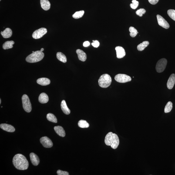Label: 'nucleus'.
<instances>
[{
	"mask_svg": "<svg viewBox=\"0 0 175 175\" xmlns=\"http://www.w3.org/2000/svg\"><path fill=\"white\" fill-rule=\"evenodd\" d=\"M41 7L44 10L48 11L50 8L51 4L48 0H40Z\"/></svg>",
	"mask_w": 175,
	"mask_h": 175,
	"instance_id": "f3484780",
	"label": "nucleus"
},
{
	"mask_svg": "<svg viewBox=\"0 0 175 175\" xmlns=\"http://www.w3.org/2000/svg\"><path fill=\"white\" fill-rule=\"evenodd\" d=\"M38 100L41 103H47L49 101V98L46 93H42L40 95Z\"/></svg>",
	"mask_w": 175,
	"mask_h": 175,
	"instance_id": "aec40b11",
	"label": "nucleus"
},
{
	"mask_svg": "<svg viewBox=\"0 0 175 175\" xmlns=\"http://www.w3.org/2000/svg\"><path fill=\"white\" fill-rule=\"evenodd\" d=\"M34 52H34V51H32V53H34Z\"/></svg>",
	"mask_w": 175,
	"mask_h": 175,
	"instance_id": "58836bf2",
	"label": "nucleus"
},
{
	"mask_svg": "<svg viewBox=\"0 0 175 175\" xmlns=\"http://www.w3.org/2000/svg\"><path fill=\"white\" fill-rule=\"evenodd\" d=\"M40 143L44 147L50 148L53 146V143L50 139L47 136H44L40 139Z\"/></svg>",
	"mask_w": 175,
	"mask_h": 175,
	"instance_id": "1a4fd4ad",
	"label": "nucleus"
},
{
	"mask_svg": "<svg viewBox=\"0 0 175 175\" xmlns=\"http://www.w3.org/2000/svg\"><path fill=\"white\" fill-rule=\"evenodd\" d=\"M129 31L130 32V36L132 37H134L139 33L138 32L137 30L133 27H130L129 28Z\"/></svg>",
	"mask_w": 175,
	"mask_h": 175,
	"instance_id": "c85d7f7f",
	"label": "nucleus"
},
{
	"mask_svg": "<svg viewBox=\"0 0 175 175\" xmlns=\"http://www.w3.org/2000/svg\"><path fill=\"white\" fill-rule=\"evenodd\" d=\"M1 99H0V104L1 103Z\"/></svg>",
	"mask_w": 175,
	"mask_h": 175,
	"instance_id": "4c0bfd02",
	"label": "nucleus"
},
{
	"mask_svg": "<svg viewBox=\"0 0 175 175\" xmlns=\"http://www.w3.org/2000/svg\"><path fill=\"white\" fill-rule=\"evenodd\" d=\"M30 158L32 164L34 166H37L40 163V160L38 156L34 153H31L30 155Z\"/></svg>",
	"mask_w": 175,
	"mask_h": 175,
	"instance_id": "f8f14e48",
	"label": "nucleus"
},
{
	"mask_svg": "<svg viewBox=\"0 0 175 175\" xmlns=\"http://www.w3.org/2000/svg\"><path fill=\"white\" fill-rule=\"evenodd\" d=\"M47 119L49 121L53 122V123H57V119L56 117L53 114L49 113L46 116Z\"/></svg>",
	"mask_w": 175,
	"mask_h": 175,
	"instance_id": "393cba45",
	"label": "nucleus"
},
{
	"mask_svg": "<svg viewBox=\"0 0 175 175\" xmlns=\"http://www.w3.org/2000/svg\"><path fill=\"white\" fill-rule=\"evenodd\" d=\"M159 0H148L149 2L151 4L155 5L157 3Z\"/></svg>",
	"mask_w": 175,
	"mask_h": 175,
	"instance_id": "f704fd0d",
	"label": "nucleus"
},
{
	"mask_svg": "<svg viewBox=\"0 0 175 175\" xmlns=\"http://www.w3.org/2000/svg\"><path fill=\"white\" fill-rule=\"evenodd\" d=\"M78 125L79 127L82 128H88L89 126V124L86 121L83 120H79Z\"/></svg>",
	"mask_w": 175,
	"mask_h": 175,
	"instance_id": "a878e982",
	"label": "nucleus"
},
{
	"mask_svg": "<svg viewBox=\"0 0 175 175\" xmlns=\"http://www.w3.org/2000/svg\"><path fill=\"white\" fill-rule=\"evenodd\" d=\"M149 42L148 41H144L142 43L139 44L138 45L137 49L139 51H142L148 46Z\"/></svg>",
	"mask_w": 175,
	"mask_h": 175,
	"instance_id": "5701e85b",
	"label": "nucleus"
},
{
	"mask_svg": "<svg viewBox=\"0 0 175 175\" xmlns=\"http://www.w3.org/2000/svg\"><path fill=\"white\" fill-rule=\"evenodd\" d=\"M54 129L56 133L60 136L64 137L66 135L64 130L62 126H55Z\"/></svg>",
	"mask_w": 175,
	"mask_h": 175,
	"instance_id": "dca6fc26",
	"label": "nucleus"
},
{
	"mask_svg": "<svg viewBox=\"0 0 175 175\" xmlns=\"http://www.w3.org/2000/svg\"><path fill=\"white\" fill-rule=\"evenodd\" d=\"M44 50V49L43 48H41V50H40L41 51H42H42H43Z\"/></svg>",
	"mask_w": 175,
	"mask_h": 175,
	"instance_id": "e433bc0d",
	"label": "nucleus"
},
{
	"mask_svg": "<svg viewBox=\"0 0 175 175\" xmlns=\"http://www.w3.org/2000/svg\"><path fill=\"white\" fill-rule=\"evenodd\" d=\"M167 63V61L165 58H162L158 61L156 66V70L158 73H161L164 71Z\"/></svg>",
	"mask_w": 175,
	"mask_h": 175,
	"instance_id": "423d86ee",
	"label": "nucleus"
},
{
	"mask_svg": "<svg viewBox=\"0 0 175 175\" xmlns=\"http://www.w3.org/2000/svg\"><path fill=\"white\" fill-rule=\"evenodd\" d=\"M175 83V74H172L169 77L167 82V87L169 89H172L174 86Z\"/></svg>",
	"mask_w": 175,
	"mask_h": 175,
	"instance_id": "4468645a",
	"label": "nucleus"
},
{
	"mask_svg": "<svg viewBox=\"0 0 175 175\" xmlns=\"http://www.w3.org/2000/svg\"><path fill=\"white\" fill-rule=\"evenodd\" d=\"M105 142L107 145L111 146L113 149H116L119 144V139L117 135L112 132H110L107 134Z\"/></svg>",
	"mask_w": 175,
	"mask_h": 175,
	"instance_id": "f03ea898",
	"label": "nucleus"
},
{
	"mask_svg": "<svg viewBox=\"0 0 175 175\" xmlns=\"http://www.w3.org/2000/svg\"><path fill=\"white\" fill-rule=\"evenodd\" d=\"M76 52L79 60L83 62H85L86 60L87 55L84 51L81 49H78L77 50Z\"/></svg>",
	"mask_w": 175,
	"mask_h": 175,
	"instance_id": "2eb2a0df",
	"label": "nucleus"
},
{
	"mask_svg": "<svg viewBox=\"0 0 175 175\" xmlns=\"http://www.w3.org/2000/svg\"><path fill=\"white\" fill-rule=\"evenodd\" d=\"M14 44H15V42L13 41H6L3 45V48L5 50L11 49L13 47V45Z\"/></svg>",
	"mask_w": 175,
	"mask_h": 175,
	"instance_id": "b1692460",
	"label": "nucleus"
},
{
	"mask_svg": "<svg viewBox=\"0 0 175 175\" xmlns=\"http://www.w3.org/2000/svg\"><path fill=\"white\" fill-rule=\"evenodd\" d=\"M157 18L158 23L159 25L163 27L165 29H169L170 27V25H169L167 21L163 17L160 15H157Z\"/></svg>",
	"mask_w": 175,
	"mask_h": 175,
	"instance_id": "9d476101",
	"label": "nucleus"
},
{
	"mask_svg": "<svg viewBox=\"0 0 175 175\" xmlns=\"http://www.w3.org/2000/svg\"><path fill=\"white\" fill-rule=\"evenodd\" d=\"M115 79L116 82L121 83H126L131 81L130 77L125 74H118L115 76Z\"/></svg>",
	"mask_w": 175,
	"mask_h": 175,
	"instance_id": "0eeeda50",
	"label": "nucleus"
},
{
	"mask_svg": "<svg viewBox=\"0 0 175 175\" xmlns=\"http://www.w3.org/2000/svg\"><path fill=\"white\" fill-rule=\"evenodd\" d=\"M112 78L108 74H104L100 77L98 80L99 86L103 88H107L111 85L112 82Z\"/></svg>",
	"mask_w": 175,
	"mask_h": 175,
	"instance_id": "20e7f679",
	"label": "nucleus"
},
{
	"mask_svg": "<svg viewBox=\"0 0 175 175\" xmlns=\"http://www.w3.org/2000/svg\"><path fill=\"white\" fill-rule=\"evenodd\" d=\"M132 3L130 4V6L132 9L135 10L138 8L139 5V2L136 0H132Z\"/></svg>",
	"mask_w": 175,
	"mask_h": 175,
	"instance_id": "7c9ffc66",
	"label": "nucleus"
},
{
	"mask_svg": "<svg viewBox=\"0 0 175 175\" xmlns=\"http://www.w3.org/2000/svg\"><path fill=\"white\" fill-rule=\"evenodd\" d=\"M92 45L94 47L97 48L100 45V43L97 40H93Z\"/></svg>",
	"mask_w": 175,
	"mask_h": 175,
	"instance_id": "72a5a7b5",
	"label": "nucleus"
},
{
	"mask_svg": "<svg viewBox=\"0 0 175 175\" xmlns=\"http://www.w3.org/2000/svg\"><path fill=\"white\" fill-rule=\"evenodd\" d=\"M146 11L144 8H140L136 11V15L142 17L144 14L145 13Z\"/></svg>",
	"mask_w": 175,
	"mask_h": 175,
	"instance_id": "2f4dec72",
	"label": "nucleus"
},
{
	"mask_svg": "<svg viewBox=\"0 0 175 175\" xmlns=\"http://www.w3.org/2000/svg\"><path fill=\"white\" fill-rule=\"evenodd\" d=\"M173 108V103L169 101L168 102L167 104L165 106L164 108V112L165 113H169L171 111Z\"/></svg>",
	"mask_w": 175,
	"mask_h": 175,
	"instance_id": "bb28decb",
	"label": "nucleus"
},
{
	"mask_svg": "<svg viewBox=\"0 0 175 175\" xmlns=\"http://www.w3.org/2000/svg\"><path fill=\"white\" fill-rule=\"evenodd\" d=\"M44 54L41 51H37L32 53L26 58V60L30 63H34L40 62L43 59Z\"/></svg>",
	"mask_w": 175,
	"mask_h": 175,
	"instance_id": "7ed1b4c3",
	"label": "nucleus"
},
{
	"mask_svg": "<svg viewBox=\"0 0 175 175\" xmlns=\"http://www.w3.org/2000/svg\"><path fill=\"white\" fill-rule=\"evenodd\" d=\"M116 52L117 58H121L126 55V52L124 48L121 46H118L115 48Z\"/></svg>",
	"mask_w": 175,
	"mask_h": 175,
	"instance_id": "9b49d317",
	"label": "nucleus"
},
{
	"mask_svg": "<svg viewBox=\"0 0 175 175\" xmlns=\"http://www.w3.org/2000/svg\"><path fill=\"white\" fill-rule=\"evenodd\" d=\"M0 127L4 130L9 132H13L15 131V127L12 125L6 124H2L0 125Z\"/></svg>",
	"mask_w": 175,
	"mask_h": 175,
	"instance_id": "ddd939ff",
	"label": "nucleus"
},
{
	"mask_svg": "<svg viewBox=\"0 0 175 175\" xmlns=\"http://www.w3.org/2000/svg\"><path fill=\"white\" fill-rule=\"evenodd\" d=\"M61 108L63 113L66 115H69L70 113V111L67 106V104L64 100L62 101L61 104Z\"/></svg>",
	"mask_w": 175,
	"mask_h": 175,
	"instance_id": "6ab92c4d",
	"label": "nucleus"
},
{
	"mask_svg": "<svg viewBox=\"0 0 175 175\" xmlns=\"http://www.w3.org/2000/svg\"><path fill=\"white\" fill-rule=\"evenodd\" d=\"M1 34L3 38H7L10 37L12 36V31L10 28H7L3 32H1Z\"/></svg>",
	"mask_w": 175,
	"mask_h": 175,
	"instance_id": "412c9836",
	"label": "nucleus"
},
{
	"mask_svg": "<svg viewBox=\"0 0 175 175\" xmlns=\"http://www.w3.org/2000/svg\"><path fill=\"white\" fill-rule=\"evenodd\" d=\"M47 32V30L45 28H42L37 30L33 32L32 37L34 39H39L42 38Z\"/></svg>",
	"mask_w": 175,
	"mask_h": 175,
	"instance_id": "6e6552de",
	"label": "nucleus"
},
{
	"mask_svg": "<svg viewBox=\"0 0 175 175\" xmlns=\"http://www.w3.org/2000/svg\"><path fill=\"white\" fill-rule=\"evenodd\" d=\"M90 42H89V41H87L84 42L83 45L84 47H87L89 46V45H90Z\"/></svg>",
	"mask_w": 175,
	"mask_h": 175,
	"instance_id": "c9c22d12",
	"label": "nucleus"
},
{
	"mask_svg": "<svg viewBox=\"0 0 175 175\" xmlns=\"http://www.w3.org/2000/svg\"><path fill=\"white\" fill-rule=\"evenodd\" d=\"M12 162L15 167L18 170H27L29 167V163L26 158L20 154L15 155L13 159Z\"/></svg>",
	"mask_w": 175,
	"mask_h": 175,
	"instance_id": "f257e3e1",
	"label": "nucleus"
},
{
	"mask_svg": "<svg viewBox=\"0 0 175 175\" xmlns=\"http://www.w3.org/2000/svg\"><path fill=\"white\" fill-rule=\"evenodd\" d=\"M56 57L58 60L64 63H65L67 62L66 56L62 52H59L57 53L56 54Z\"/></svg>",
	"mask_w": 175,
	"mask_h": 175,
	"instance_id": "4be33fe9",
	"label": "nucleus"
},
{
	"mask_svg": "<svg viewBox=\"0 0 175 175\" xmlns=\"http://www.w3.org/2000/svg\"><path fill=\"white\" fill-rule=\"evenodd\" d=\"M167 13L169 16L172 19L175 21V10H174L170 9L167 11Z\"/></svg>",
	"mask_w": 175,
	"mask_h": 175,
	"instance_id": "c756f323",
	"label": "nucleus"
},
{
	"mask_svg": "<svg viewBox=\"0 0 175 175\" xmlns=\"http://www.w3.org/2000/svg\"><path fill=\"white\" fill-rule=\"evenodd\" d=\"M0 1H1V0H0Z\"/></svg>",
	"mask_w": 175,
	"mask_h": 175,
	"instance_id": "ea45409f",
	"label": "nucleus"
},
{
	"mask_svg": "<svg viewBox=\"0 0 175 175\" xmlns=\"http://www.w3.org/2000/svg\"><path fill=\"white\" fill-rule=\"evenodd\" d=\"M37 82L42 86H46L50 84V81L48 78H42L38 79L37 81Z\"/></svg>",
	"mask_w": 175,
	"mask_h": 175,
	"instance_id": "a211bd4d",
	"label": "nucleus"
},
{
	"mask_svg": "<svg viewBox=\"0 0 175 175\" xmlns=\"http://www.w3.org/2000/svg\"><path fill=\"white\" fill-rule=\"evenodd\" d=\"M84 11H77L75 13L72 15V17L75 19H78L82 18L83 16Z\"/></svg>",
	"mask_w": 175,
	"mask_h": 175,
	"instance_id": "cd10ccee",
	"label": "nucleus"
},
{
	"mask_svg": "<svg viewBox=\"0 0 175 175\" xmlns=\"http://www.w3.org/2000/svg\"><path fill=\"white\" fill-rule=\"evenodd\" d=\"M23 107L26 112L30 113L32 111V105L29 97L26 94L23 95L22 97Z\"/></svg>",
	"mask_w": 175,
	"mask_h": 175,
	"instance_id": "39448f33",
	"label": "nucleus"
},
{
	"mask_svg": "<svg viewBox=\"0 0 175 175\" xmlns=\"http://www.w3.org/2000/svg\"><path fill=\"white\" fill-rule=\"evenodd\" d=\"M57 173L58 175H69V173L67 171H62L61 170H58L57 171Z\"/></svg>",
	"mask_w": 175,
	"mask_h": 175,
	"instance_id": "473e14b6",
	"label": "nucleus"
}]
</instances>
